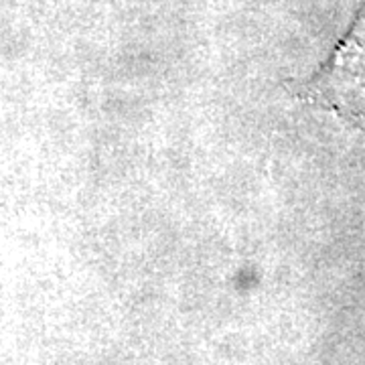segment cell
Wrapping results in <instances>:
<instances>
[{
	"instance_id": "1",
	"label": "cell",
	"mask_w": 365,
	"mask_h": 365,
	"mask_svg": "<svg viewBox=\"0 0 365 365\" xmlns=\"http://www.w3.org/2000/svg\"><path fill=\"white\" fill-rule=\"evenodd\" d=\"M299 98L365 134V11L355 19L325 66L300 88Z\"/></svg>"
}]
</instances>
